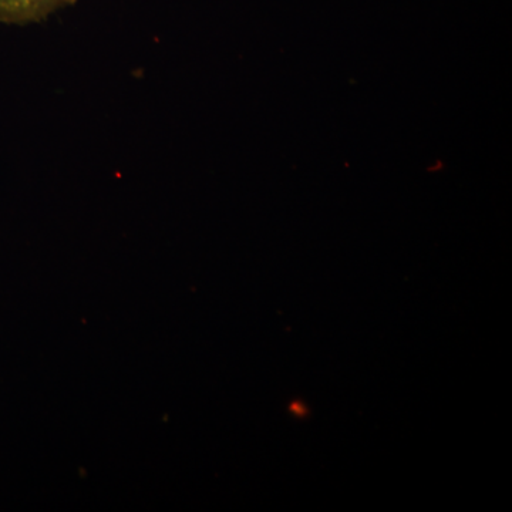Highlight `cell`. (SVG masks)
<instances>
[{"mask_svg": "<svg viewBox=\"0 0 512 512\" xmlns=\"http://www.w3.org/2000/svg\"><path fill=\"white\" fill-rule=\"evenodd\" d=\"M73 3L76 0H0V23L28 25L42 22L56 10Z\"/></svg>", "mask_w": 512, "mask_h": 512, "instance_id": "1", "label": "cell"}]
</instances>
